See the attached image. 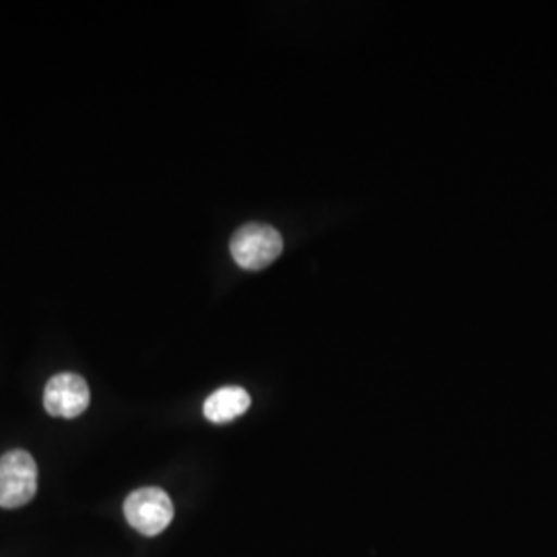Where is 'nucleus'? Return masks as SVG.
I'll return each instance as SVG.
<instances>
[{"mask_svg":"<svg viewBox=\"0 0 557 557\" xmlns=\"http://www.w3.org/2000/svg\"><path fill=\"white\" fill-rule=\"evenodd\" d=\"M232 257L246 271H260L283 252V238L267 223H246L230 242Z\"/></svg>","mask_w":557,"mask_h":557,"instance_id":"obj_1","label":"nucleus"},{"mask_svg":"<svg viewBox=\"0 0 557 557\" xmlns=\"http://www.w3.org/2000/svg\"><path fill=\"white\" fill-rule=\"evenodd\" d=\"M38 490L36 460L25 450H11L0 458V508H21Z\"/></svg>","mask_w":557,"mask_h":557,"instance_id":"obj_2","label":"nucleus"},{"mask_svg":"<svg viewBox=\"0 0 557 557\" xmlns=\"http://www.w3.org/2000/svg\"><path fill=\"white\" fill-rule=\"evenodd\" d=\"M124 517L140 535L156 537L170 527L174 504L160 487H140L124 502Z\"/></svg>","mask_w":557,"mask_h":557,"instance_id":"obj_3","label":"nucleus"},{"mask_svg":"<svg viewBox=\"0 0 557 557\" xmlns=\"http://www.w3.org/2000/svg\"><path fill=\"white\" fill-rule=\"evenodd\" d=\"M91 393L87 382L77 374H57L46 384L44 409L52 418L75 419L87 411Z\"/></svg>","mask_w":557,"mask_h":557,"instance_id":"obj_4","label":"nucleus"},{"mask_svg":"<svg viewBox=\"0 0 557 557\" xmlns=\"http://www.w3.org/2000/svg\"><path fill=\"white\" fill-rule=\"evenodd\" d=\"M250 409V395L239 386H225L205 400L202 413L211 423H227Z\"/></svg>","mask_w":557,"mask_h":557,"instance_id":"obj_5","label":"nucleus"}]
</instances>
